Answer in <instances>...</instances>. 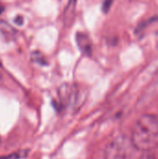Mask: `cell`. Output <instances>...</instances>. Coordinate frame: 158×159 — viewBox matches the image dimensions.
Listing matches in <instances>:
<instances>
[{"mask_svg": "<svg viewBox=\"0 0 158 159\" xmlns=\"http://www.w3.org/2000/svg\"><path fill=\"white\" fill-rule=\"evenodd\" d=\"M76 43L80 50L85 54H90L91 52V43L88 36L83 33H78L76 34Z\"/></svg>", "mask_w": 158, "mask_h": 159, "instance_id": "cell-2", "label": "cell"}, {"mask_svg": "<svg viewBox=\"0 0 158 159\" xmlns=\"http://www.w3.org/2000/svg\"><path fill=\"white\" fill-rule=\"evenodd\" d=\"M1 76H2V75H1V72H0V78H1Z\"/></svg>", "mask_w": 158, "mask_h": 159, "instance_id": "cell-6", "label": "cell"}, {"mask_svg": "<svg viewBox=\"0 0 158 159\" xmlns=\"http://www.w3.org/2000/svg\"><path fill=\"white\" fill-rule=\"evenodd\" d=\"M139 159H156L155 158V157L154 156H152L151 154H148V152H147V154L145 153L144 155H142L141 157Z\"/></svg>", "mask_w": 158, "mask_h": 159, "instance_id": "cell-4", "label": "cell"}, {"mask_svg": "<svg viewBox=\"0 0 158 159\" xmlns=\"http://www.w3.org/2000/svg\"><path fill=\"white\" fill-rule=\"evenodd\" d=\"M131 142L135 148L150 152L158 147V116L144 115L133 127Z\"/></svg>", "mask_w": 158, "mask_h": 159, "instance_id": "cell-1", "label": "cell"}, {"mask_svg": "<svg viewBox=\"0 0 158 159\" xmlns=\"http://www.w3.org/2000/svg\"><path fill=\"white\" fill-rule=\"evenodd\" d=\"M112 3H113V0H104L103 4H102V11L104 13H107L112 6Z\"/></svg>", "mask_w": 158, "mask_h": 159, "instance_id": "cell-3", "label": "cell"}, {"mask_svg": "<svg viewBox=\"0 0 158 159\" xmlns=\"http://www.w3.org/2000/svg\"><path fill=\"white\" fill-rule=\"evenodd\" d=\"M3 10H4V7H3L2 6H0V14L3 12Z\"/></svg>", "mask_w": 158, "mask_h": 159, "instance_id": "cell-5", "label": "cell"}]
</instances>
